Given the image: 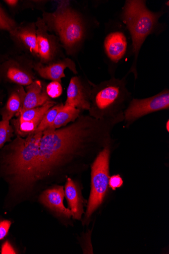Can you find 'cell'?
<instances>
[{
	"instance_id": "obj_1",
	"label": "cell",
	"mask_w": 169,
	"mask_h": 254,
	"mask_svg": "<svg viewBox=\"0 0 169 254\" xmlns=\"http://www.w3.org/2000/svg\"><path fill=\"white\" fill-rule=\"evenodd\" d=\"M122 122L80 115L54 131L16 136L0 151V178L8 184V204L36 202L44 190L86 171L111 144L113 130Z\"/></svg>"
},
{
	"instance_id": "obj_2",
	"label": "cell",
	"mask_w": 169,
	"mask_h": 254,
	"mask_svg": "<svg viewBox=\"0 0 169 254\" xmlns=\"http://www.w3.org/2000/svg\"><path fill=\"white\" fill-rule=\"evenodd\" d=\"M91 86L89 115L97 120H110L124 117V112L132 99L127 88L126 77L111 79Z\"/></svg>"
},
{
	"instance_id": "obj_3",
	"label": "cell",
	"mask_w": 169,
	"mask_h": 254,
	"mask_svg": "<svg viewBox=\"0 0 169 254\" xmlns=\"http://www.w3.org/2000/svg\"><path fill=\"white\" fill-rule=\"evenodd\" d=\"M162 11L153 12L147 6L146 1L128 0L125 2L122 19L130 32L132 41L134 61L129 73L137 78V62L142 46L147 37L155 33L159 26V21L164 14Z\"/></svg>"
},
{
	"instance_id": "obj_4",
	"label": "cell",
	"mask_w": 169,
	"mask_h": 254,
	"mask_svg": "<svg viewBox=\"0 0 169 254\" xmlns=\"http://www.w3.org/2000/svg\"><path fill=\"white\" fill-rule=\"evenodd\" d=\"M42 19L48 30L57 35L68 55L77 52L85 38V25L81 15L70 7L69 1H61L53 13L45 12Z\"/></svg>"
},
{
	"instance_id": "obj_5",
	"label": "cell",
	"mask_w": 169,
	"mask_h": 254,
	"mask_svg": "<svg viewBox=\"0 0 169 254\" xmlns=\"http://www.w3.org/2000/svg\"><path fill=\"white\" fill-rule=\"evenodd\" d=\"M111 145L106 147L96 157L91 166V190L84 223L102 203L108 191L110 179Z\"/></svg>"
},
{
	"instance_id": "obj_6",
	"label": "cell",
	"mask_w": 169,
	"mask_h": 254,
	"mask_svg": "<svg viewBox=\"0 0 169 254\" xmlns=\"http://www.w3.org/2000/svg\"><path fill=\"white\" fill-rule=\"evenodd\" d=\"M169 109V91L165 89L158 94L146 99H132L124 112L126 127L140 118L156 112Z\"/></svg>"
},
{
	"instance_id": "obj_7",
	"label": "cell",
	"mask_w": 169,
	"mask_h": 254,
	"mask_svg": "<svg viewBox=\"0 0 169 254\" xmlns=\"http://www.w3.org/2000/svg\"><path fill=\"white\" fill-rule=\"evenodd\" d=\"M39 56L42 64H48L63 58L61 45L58 38L48 33V28L42 19L36 23Z\"/></svg>"
},
{
	"instance_id": "obj_8",
	"label": "cell",
	"mask_w": 169,
	"mask_h": 254,
	"mask_svg": "<svg viewBox=\"0 0 169 254\" xmlns=\"http://www.w3.org/2000/svg\"><path fill=\"white\" fill-rule=\"evenodd\" d=\"M91 89L89 80L85 82L81 77H72L67 87L64 106L76 108L81 111H89L91 105Z\"/></svg>"
},
{
	"instance_id": "obj_9",
	"label": "cell",
	"mask_w": 169,
	"mask_h": 254,
	"mask_svg": "<svg viewBox=\"0 0 169 254\" xmlns=\"http://www.w3.org/2000/svg\"><path fill=\"white\" fill-rule=\"evenodd\" d=\"M64 187L56 185L43 191L39 195L37 201L57 216L69 219L72 213L64 205Z\"/></svg>"
},
{
	"instance_id": "obj_10",
	"label": "cell",
	"mask_w": 169,
	"mask_h": 254,
	"mask_svg": "<svg viewBox=\"0 0 169 254\" xmlns=\"http://www.w3.org/2000/svg\"><path fill=\"white\" fill-rule=\"evenodd\" d=\"M66 68L75 74H78L75 63L69 58L60 59L46 64L40 63L34 66V70L43 78L61 83L62 78L65 77L64 71Z\"/></svg>"
},
{
	"instance_id": "obj_11",
	"label": "cell",
	"mask_w": 169,
	"mask_h": 254,
	"mask_svg": "<svg viewBox=\"0 0 169 254\" xmlns=\"http://www.w3.org/2000/svg\"><path fill=\"white\" fill-rule=\"evenodd\" d=\"M128 47L127 38L120 31L109 33L104 41L106 55L111 62L117 64L125 57Z\"/></svg>"
},
{
	"instance_id": "obj_12",
	"label": "cell",
	"mask_w": 169,
	"mask_h": 254,
	"mask_svg": "<svg viewBox=\"0 0 169 254\" xmlns=\"http://www.w3.org/2000/svg\"><path fill=\"white\" fill-rule=\"evenodd\" d=\"M64 190L72 217L75 220H81L84 213V200L79 185L72 178L68 177L65 181Z\"/></svg>"
},
{
	"instance_id": "obj_13",
	"label": "cell",
	"mask_w": 169,
	"mask_h": 254,
	"mask_svg": "<svg viewBox=\"0 0 169 254\" xmlns=\"http://www.w3.org/2000/svg\"><path fill=\"white\" fill-rule=\"evenodd\" d=\"M51 100L47 94L46 87L43 86L41 81L35 80L27 86L20 112L41 106Z\"/></svg>"
},
{
	"instance_id": "obj_14",
	"label": "cell",
	"mask_w": 169,
	"mask_h": 254,
	"mask_svg": "<svg viewBox=\"0 0 169 254\" xmlns=\"http://www.w3.org/2000/svg\"><path fill=\"white\" fill-rule=\"evenodd\" d=\"M81 111L71 107H63L58 112L53 123L43 132H51L75 122L80 117Z\"/></svg>"
},
{
	"instance_id": "obj_15",
	"label": "cell",
	"mask_w": 169,
	"mask_h": 254,
	"mask_svg": "<svg viewBox=\"0 0 169 254\" xmlns=\"http://www.w3.org/2000/svg\"><path fill=\"white\" fill-rule=\"evenodd\" d=\"M26 95V91L21 87L10 95L4 110L2 111V120L10 121L14 115H19Z\"/></svg>"
},
{
	"instance_id": "obj_16",
	"label": "cell",
	"mask_w": 169,
	"mask_h": 254,
	"mask_svg": "<svg viewBox=\"0 0 169 254\" xmlns=\"http://www.w3.org/2000/svg\"><path fill=\"white\" fill-rule=\"evenodd\" d=\"M13 35H15L32 54L39 56L36 25L33 24L18 30L16 29Z\"/></svg>"
},
{
	"instance_id": "obj_17",
	"label": "cell",
	"mask_w": 169,
	"mask_h": 254,
	"mask_svg": "<svg viewBox=\"0 0 169 254\" xmlns=\"http://www.w3.org/2000/svg\"><path fill=\"white\" fill-rule=\"evenodd\" d=\"M6 76L11 82L22 86H28L35 80L30 68L25 69L15 66H11L7 69Z\"/></svg>"
},
{
	"instance_id": "obj_18",
	"label": "cell",
	"mask_w": 169,
	"mask_h": 254,
	"mask_svg": "<svg viewBox=\"0 0 169 254\" xmlns=\"http://www.w3.org/2000/svg\"><path fill=\"white\" fill-rule=\"evenodd\" d=\"M56 104V102L51 100L41 106L21 111L18 115V119L21 121L42 120L48 110Z\"/></svg>"
},
{
	"instance_id": "obj_19",
	"label": "cell",
	"mask_w": 169,
	"mask_h": 254,
	"mask_svg": "<svg viewBox=\"0 0 169 254\" xmlns=\"http://www.w3.org/2000/svg\"><path fill=\"white\" fill-rule=\"evenodd\" d=\"M42 120L21 121L18 119L13 121V127L17 136L26 137L37 128Z\"/></svg>"
},
{
	"instance_id": "obj_20",
	"label": "cell",
	"mask_w": 169,
	"mask_h": 254,
	"mask_svg": "<svg viewBox=\"0 0 169 254\" xmlns=\"http://www.w3.org/2000/svg\"><path fill=\"white\" fill-rule=\"evenodd\" d=\"M62 103L56 104L45 113L40 124L35 131L31 133L35 134L43 132L53 123L58 112L63 107Z\"/></svg>"
},
{
	"instance_id": "obj_21",
	"label": "cell",
	"mask_w": 169,
	"mask_h": 254,
	"mask_svg": "<svg viewBox=\"0 0 169 254\" xmlns=\"http://www.w3.org/2000/svg\"><path fill=\"white\" fill-rule=\"evenodd\" d=\"M14 130L13 127L7 120L0 121V150L5 144L11 141Z\"/></svg>"
},
{
	"instance_id": "obj_22",
	"label": "cell",
	"mask_w": 169,
	"mask_h": 254,
	"mask_svg": "<svg viewBox=\"0 0 169 254\" xmlns=\"http://www.w3.org/2000/svg\"><path fill=\"white\" fill-rule=\"evenodd\" d=\"M0 29L14 34L16 30L14 21L10 18L0 7Z\"/></svg>"
},
{
	"instance_id": "obj_23",
	"label": "cell",
	"mask_w": 169,
	"mask_h": 254,
	"mask_svg": "<svg viewBox=\"0 0 169 254\" xmlns=\"http://www.w3.org/2000/svg\"><path fill=\"white\" fill-rule=\"evenodd\" d=\"M47 94L51 99H56L61 96L62 87L61 83L52 81L46 87Z\"/></svg>"
},
{
	"instance_id": "obj_24",
	"label": "cell",
	"mask_w": 169,
	"mask_h": 254,
	"mask_svg": "<svg viewBox=\"0 0 169 254\" xmlns=\"http://www.w3.org/2000/svg\"><path fill=\"white\" fill-rule=\"evenodd\" d=\"M12 223L11 221L0 217V241L7 236Z\"/></svg>"
},
{
	"instance_id": "obj_25",
	"label": "cell",
	"mask_w": 169,
	"mask_h": 254,
	"mask_svg": "<svg viewBox=\"0 0 169 254\" xmlns=\"http://www.w3.org/2000/svg\"><path fill=\"white\" fill-rule=\"evenodd\" d=\"M123 181L121 177L118 175L110 177L109 186L113 190L119 188L123 186Z\"/></svg>"
},
{
	"instance_id": "obj_26",
	"label": "cell",
	"mask_w": 169,
	"mask_h": 254,
	"mask_svg": "<svg viewBox=\"0 0 169 254\" xmlns=\"http://www.w3.org/2000/svg\"><path fill=\"white\" fill-rule=\"evenodd\" d=\"M2 254H15L16 252L13 250V248L11 246V245L7 243L6 244H4L2 251Z\"/></svg>"
},
{
	"instance_id": "obj_27",
	"label": "cell",
	"mask_w": 169,
	"mask_h": 254,
	"mask_svg": "<svg viewBox=\"0 0 169 254\" xmlns=\"http://www.w3.org/2000/svg\"><path fill=\"white\" fill-rule=\"evenodd\" d=\"M5 2L11 6H14L18 3V1H16V0H7V1H5Z\"/></svg>"
},
{
	"instance_id": "obj_28",
	"label": "cell",
	"mask_w": 169,
	"mask_h": 254,
	"mask_svg": "<svg viewBox=\"0 0 169 254\" xmlns=\"http://www.w3.org/2000/svg\"><path fill=\"white\" fill-rule=\"evenodd\" d=\"M166 128L168 132L169 131V121L168 120L166 125Z\"/></svg>"
}]
</instances>
